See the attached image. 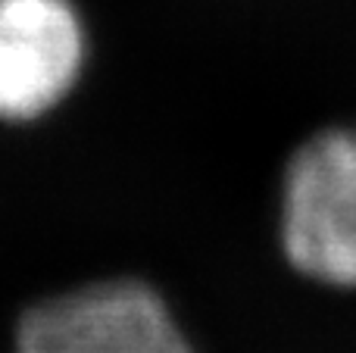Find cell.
Wrapping results in <instances>:
<instances>
[{
    "mask_svg": "<svg viewBox=\"0 0 356 353\" xmlns=\"http://www.w3.org/2000/svg\"><path fill=\"white\" fill-rule=\"evenodd\" d=\"M10 353H197L169 300L138 275H104L29 304Z\"/></svg>",
    "mask_w": 356,
    "mask_h": 353,
    "instance_id": "obj_2",
    "label": "cell"
},
{
    "mask_svg": "<svg viewBox=\"0 0 356 353\" xmlns=\"http://www.w3.org/2000/svg\"><path fill=\"white\" fill-rule=\"evenodd\" d=\"M278 244L297 275L356 291V122L319 129L291 150Z\"/></svg>",
    "mask_w": 356,
    "mask_h": 353,
    "instance_id": "obj_1",
    "label": "cell"
},
{
    "mask_svg": "<svg viewBox=\"0 0 356 353\" xmlns=\"http://www.w3.org/2000/svg\"><path fill=\"white\" fill-rule=\"evenodd\" d=\"M88 25L75 0H0V125H31L75 94Z\"/></svg>",
    "mask_w": 356,
    "mask_h": 353,
    "instance_id": "obj_3",
    "label": "cell"
}]
</instances>
